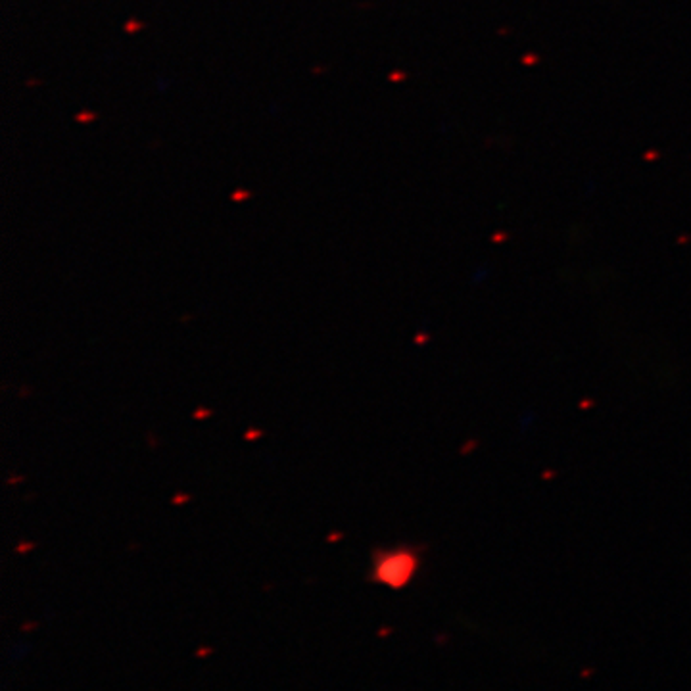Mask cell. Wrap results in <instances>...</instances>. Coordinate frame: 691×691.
Wrapping results in <instances>:
<instances>
[{"label":"cell","mask_w":691,"mask_h":691,"mask_svg":"<svg viewBox=\"0 0 691 691\" xmlns=\"http://www.w3.org/2000/svg\"><path fill=\"white\" fill-rule=\"evenodd\" d=\"M417 559L407 551H394L376 564V578L390 588H401L413 578Z\"/></svg>","instance_id":"cell-1"}]
</instances>
